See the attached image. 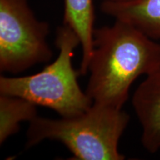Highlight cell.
I'll return each instance as SVG.
<instances>
[{"label":"cell","instance_id":"cell-7","mask_svg":"<svg viewBox=\"0 0 160 160\" xmlns=\"http://www.w3.org/2000/svg\"><path fill=\"white\" fill-rule=\"evenodd\" d=\"M94 6L93 0H65L63 24L77 33L82 50V62L87 64L93 51Z\"/></svg>","mask_w":160,"mask_h":160},{"label":"cell","instance_id":"cell-8","mask_svg":"<svg viewBox=\"0 0 160 160\" xmlns=\"http://www.w3.org/2000/svg\"><path fill=\"white\" fill-rule=\"evenodd\" d=\"M37 105L24 98L0 94V144L16 134L22 122L37 117Z\"/></svg>","mask_w":160,"mask_h":160},{"label":"cell","instance_id":"cell-6","mask_svg":"<svg viewBox=\"0 0 160 160\" xmlns=\"http://www.w3.org/2000/svg\"><path fill=\"white\" fill-rule=\"evenodd\" d=\"M102 12L125 22L153 40H160V0L102 1Z\"/></svg>","mask_w":160,"mask_h":160},{"label":"cell","instance_id":"cell-5","mask_svg":"<svg viewBox=\"0 0 160 160\" xmlns=\"http://www.w3.org/2000/svg\"><path fill=\"white\" fill-rule=\"evenodd\" d=\"M132 105L142 128V144L150 153H156L160 150V70L140 83Z\"/></svg>","mask_w":160,"mask_h":160},{"label":"cell","instance_id":"cell-1","mask_svg":"<svg viewBox=\"0 0 160 160\" xmlns=\"http://www.w3.org/2000/svg\"><path fill=\"white\" fill-rule=\"evenodd\" d=\"M93 45L85 91L93 103L122 109L136 79L160 70V43L125 22L95 28Z\"/></svg>","mask_w":160,"mask_h":160},{"label":"cell","instance_id":"cell-3","mask_svg":"<svg viewBox=\"0 0 160 160\" xmlns=\"http://www.w3.org/2000/svg\"><path fill=\"white\" fill-rule=\"evenodd\" d=\"M55 45L59 55L42 71L24 77H0V94L16 96L36 105L49 108L61 117L82 114L93 104L78 83L79 71L72 65L75 49L80 45L77 33L68 26H59Z\"/></svg>","mask_w":160,"mask_h":160},{"label":"cell","instance_id":"cell-2","mask_svg":"<svg viewBox=\"0 0 160 160\" xmlns=\"http://www.w3.org/2000/svg\"><path fill=\"white\" fill-rule=\"evenodd\" d=\"M129 120L122 109L98 103L74 117H37L30 122L26 148L45 139L55 140L67 147L73 159L123 160L125 157L120 153L118 145Z\"/></svg>","mask_w":160,"mask_h":160},{"label":"cell","instance_id":"cell-9","mask_svg":"<svg viewBox=\"0 0 160 160\" xmlns=\"http://www.w3.org/2000/svg\"><path fill=\"white\" fill-rule=\"evenodd\" d=\"M102 1H110V2H127L131 0H102Z\"/></svg>","mask_w":160,"mask_h":160},{"label":"cell","instance_id":"cell-4","mask_svg":"<svg viewBox=\"0 0 160 160\" xmlns=\"http://www.w3.org/2000/svg\"><path fill=\"white\" fill-rule=\"evenodd\" d=\"M50 27L39 21L28 0H0V71L19 73L53 57Z\"/></svg>","mask_w":160,"mask_h":160}]
</instances>
